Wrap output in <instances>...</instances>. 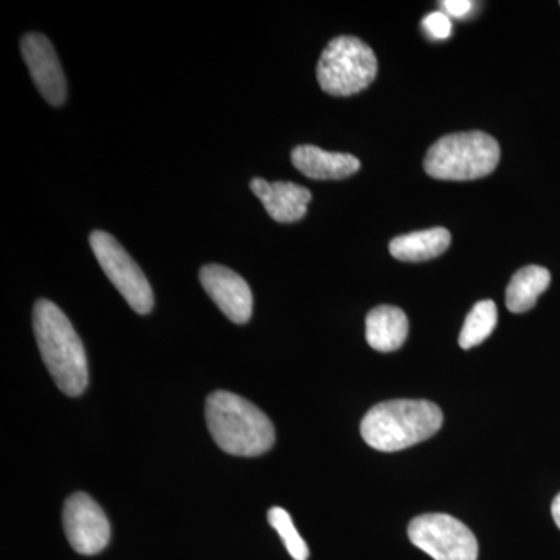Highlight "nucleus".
<instances>
[{"mask_svg":"<svg viewBox=\"0 0 560 560\" xmlns=\"http://www.w3.org/2000/svg\"><path fill=\"white\" fill-rule=\"evenodd\" d=\"M33 327L40 357L58 388L81 396L90 382L86 352L65 312L51 301L39 300L33 308Z\"/></svg>","mask_w":560,"mask_h":560,"instance_id":"f257e3e1","label":"nucleus"},{"mask_svg":"<svg viewBox=\"0 0 560 560\" xmlns=\"http://www.w3.org/2000/svg\"><path fill=\"white\" fill-rule=\"evenodd\" d=\"M206 420L221 451L234 456H260L271 451L276 434L271 420L256 405L228 390L206 400Z\"/></svg>","mask_w":560,"mask_h":560,"instance_id":"f03ea898","label":"nucleus"},{"mask_svg":"<svg viewBox=\"0 0 560 560\" xmlns=\"http://www.w3.org/2000/svg\"><path fill=\"white\" fill-rule=\"evenodd\" d=\"M444 415L429 400H389L375 405L361 420V436L378 452H399L430 440L441 430Z\"/></svg>","mask_w":560,"mask_h":560,"instance_id":"7ed1b4c3","label":"nucleus"},{"mask_svg":"<svg viewBox=\"0 0 560 560\" xmlns=\"http://www.w3.org/2000/svg\"><path fill=\"white\" fill-rule=\"evenodd\" d=\"M500 145L481 131L444 136L430 147L423 167L431 178L471 180L485 178L495 171Z\"/></svg>","mask_w":560,"mask_h":560,"instance_id":"20e7f679","label":"nucleus"},{"mask_svg":"<svg viewBox=\"0 0 560 560\" xmlns=\"http://www.w3.org/2000/svg\"><path fill=\"white\" fill-rule=\"evenodd\" d=\"M377 70V57L366 43L355 36H338L320 55L316 77L327 94L349 97L366 90Z\"/></svg>","mask_w":560,"mask_h":560,"instance_id":"39448f33","label":"nucleus"},{"mask_svg":"<svg viewBox=\"0 0 560 560\" xmlns=\"http://www.w3.org/2000/svg\"><path fill=\"white\" fill-rule=\"evenodd\" d=\"M90 243L103 272L108 276L132 311L139 315L150 313L154 305L153 290L124 246L105 231L92 232Z\"/></svg>","mask_w":560,"mask_h":560,"instance_id":"423d86ee","label":"nucleus"},{"mask_svg":"<svg viewBox=\"0 0 560 560\" xmlns=\"http://www.w3.org/2000/svg\"><path fill=\"white\" fill-rule=\"evenodd\" d=\"M408 537L434 560H478L477 537L452 515H419L410 523Z\"/></svg>","mask_w":560,"mask_h":560,"instance_id":"0eeeda50","label":"nucleus"},{"mask_svg":"<svg viewBox=\"0 0 560 560\" xmlns=\"http://www.w3.org/2000/svg\"><path fill=\"white\" fill-rule=\"evenodd\" d=\"M62 525L70 547L84 556H94L109 544L110 526L97 501L77 492L66 500Z\"/></svg>","mask_w":560,"mask_h":560,"instance_id":"6e6552de","label":"nucleus"},{"mask_svg":"<svg viewBox=\"0 0 560 560\" xmlns=\"http://www.w3.org/2000/svg\"><path fill=\"white\" fill-rule=\"evenodd\" d=\"M21 47L39 94L50 105L61 106L68 97V84L50 40L40 33H27L21 40Z\"/></svg>","mask_w":560,"mask_h":560,"instance_id":"1a4fd4ad","label":"nucleus"},{"mask_svg":"<svg viewBox=\"0 0 560 560\" xmlns=\"http://www.w3.org/2000/svg\"><path fill=\"white\" fill-rule=\"evenodd\" d=\"M200 282L228 319L248 323L253 315V293L242 276L223 265H206L200 271Z\"/></svg>","mask_w":560,"mask_h":560,"instance_id":"9d476101","label":"nucleus"},{"mask_svg":"<svg viewBox=\"0 0 560 560\" xmlns=\"http://www.w3.org/2000/svg\"><path fill=\"white\" fill-rule=\"evenodd\" d=\"M250 190L278 223H294L304 219L308 202L312 200L311 190L294 183H268L261 178L250 180Z\"/></svg>","mask_w":560,"mask_h":560,"instance_id":"9b49d317","label":"nucleus"},{"mask_svg":"<svg viewBox=\"0 0 560 560\" xmlns=\"http://www.w3.org/2000/svg\"><path fill=\"white\" fill-rule=\"evenodd\" d=\"M294 167L311 179H345L360 171L361 164L348 153H334L313 145H300L291 153Z\"/></svg>","mask_w":560,"mask_h":560,"instance_id":"f8f14e48","label":"nucleus"},{"mask_svg":"<svg viewBox=\"0 0 560 560\" xmlns=\"http://www.w3.org/2000/svg\"><path fill=\"white\" fill-rule=\"evenodd\" d=\"M408 318L404 311L393 305H381L366 318V340L378 352H394L408 338Z\"/></svg>","mask_w":560,"mask_h":560,"instance_id":"ddd939ff","label":"nucleus"},{"mask_svg":"<svg viewBox=\"0 0 560 560\" xmlns=\"http://www.w3.org/2000/svg\"><path fill=\"white\" fill-rule=\"evenodd\" d=\"M451 232L444 228L400 235L389 243L390 256L401 261H425L441 256L451 246Z\"/></svg>","mask_w":560,"mask_h":560,"instance_id":"4468645a","label":"nucleus"},{"mask_svg":"<svg viewBox=\"0 0 560 560\" xmlns=\"http://www.w3.org/2000/svg\"><path fill=\"white\" fill-rule=\"evenodd\" d=\"M551 275L547 268L529 265L512 276L506 290V305L512 313H525L534 308L540 294L548 290Z\"/></svg>","mask_w":560,"mask_h":560,"instance_id":"2eb2a0df","label":"nucleus"},{"mask_svg":"<svg viewBox=\"0 0 560 560\" xmlns=\"http://www.w3.org/2000/svg\"><path fill=\"white\" fill-rule=\"evenodd\" d=\"M497 318H499V315H497L495 302L481 301L475 304V307L467 315L463 330H460V348L471 349L488 340L493 329H495Z\"/></svg>","mask_w":560,"mask_h":560,"instance_id":"dca6fc26","label":"nucleus"},{"mask_svg":"<svg viewBox=\"0 0 560 560\" xmlns=\"http://www.w3.org/2000/svg\"><path fill=\"white\" fill-rule=\"evenodd\" d=\"M268 522L276 529V533L279 534L283 544H285L287 551L290 552L291 558L294 560H308L311 552H308L307 544L298 533L289 512L278 506L271 508L270 512H268Z\"/></svg>","mask_w":560,"mask_h":560,"instance_id":"f3484780","label":"nucleus"},{"mask_svg":"<svg viewBox=\"0 0 560 560\" xmlns=\"http://www.w3.org/2000/svg\"><path fill=\"white\" fill-rule=\"evenodd\" d=\"M422 27L423 31L429 33L430 38L436 40L447 39L452 33V21L441 11H434V13L429 14L422 21Z\"/></svg>","mask_w":560,"mask_h":560,"instance_id":"a211bd4d","label":"nucleus"},{"mask_svg":"<svg viewBox=\"0 0 560 560\" xmlns=\"http://www.w3.org/2000/svg\"><path fill=\"white\" fill-rule=\"evenodd\" d=\"M442 7L451 16L464 18L470 13L474 2H470V0H445V2H442Z\"/></svg>","mask_w":560,"mask_h":560,"instance_id":"6ab92c4d","label":"nucleus"},{"mask_svg":"<svg viewBox=\"0 0 560 560\" xmlns=\"http://www.w3.org/2000/svg\"><path fill=\"white\" fill-rule=\"evenodd\" d=\"M551 514L552 518H555L556 525H558V528L560 529V493L556 497L555 501H552Z\"/></svg>","mask_w":560,"mask_h":560,"instance_id":"aec40b11","label":"nucleus"}]
</instances>
